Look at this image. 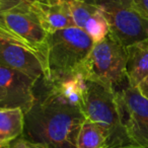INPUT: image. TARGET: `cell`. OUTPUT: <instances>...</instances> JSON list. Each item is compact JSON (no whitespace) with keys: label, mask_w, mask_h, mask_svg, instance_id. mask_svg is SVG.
I'll use <instances>...</instances> for the list:
<instances>
[{"label":"cell","mask_w":148,"mask_h":148,"mask_svg":"<svg viewBox=\"0 0 148 148\" xmlns=\"http://www.w3.org/2000/svg\"><path fill=\"white\" fill-rule=\"evenodd\" d=\"M42 87L41 92L35 89L36 101L25 114L23 137L47 148H76L79 130L86 120L84 114Z\"/></svg>","instance_id":"1"},{"label":"cell","mask_w":148,"mask_h":148,"mask_svg":"<svg viewBox=\"0 0 148 148\" xmlns=\"http://www.w3.org/2000/svg\"><path fill=\"white\" fill-rule=\"evenodd\" d=\"M93 41L82 29L73 27L48 34L44 61L48 81L75 73L92 49Z\"/></svg>","instance_id":"2"},{"label":"cell","mask_w":148,"mask_h":148,"mask_svg":"<svg viewBox=\"0 0 148 148\" xmlns=\"http://www.w3.org/2000/svg\"><path fill=\"white\" fill-rule=\"evenodd\" d=\"M127 60V47L109 34L103 41L95 43L79 70L86 81H95L119 92L130 86Z\"/></svg>","instance_id":"3"},{"label":"cell","mask_w":148,"mask_h":148,"mask_svg":"<svg viewBox=\"0 0 148 148\" xmlns=\"http://www.w3.org/2000/svg\"><path fill=\"white\" fill-rule=\"evenodd\" d=\"M82 112L108 135V148H135L122 121L117 92L95 81H86Z\"/></svg>","instance_id":"4"},{"label":"cell","mask_w":148,"mask_h":148,"mask_svg":"<svg viewBox=\"0 0 148 148\" xmlns=\"http://www.w3.org/2000/svg\"><path fill=\"white\" fill-rule=\"evenodd\" d=\"M105 15L110 34L125 47L148 40V18L134 0H93Z\"/></svg>","instance_id":"5"},{"label":"cell","mask_w":148,"mask_h":148,"mask_svg":"<svg viewBox=\"0 0 148 148\" xmlns=\"http://www.w3.org/2000/svg\"><path fill=\"white\" fill-rule=\"evenodd\" d=\"M0 35L33 50L44 59L48 34L31 4L0 10Z\"/></svg>","instance_id":"6"},{"label":"cell","mask_w":148,"mask_h":148,"mask_svg":"<svg viewBox=\"0 0 148 148\" xmlns=\"http://www.w3.org/2000/svg\"><path fill=\"white\" fill-rule=\"evenodd\" d=\"M122 121L135 148H148V99L137 87L117 92Z\"/></svg>","instance_id":"7"},{"label":"cell","mask_w":148,"mask_h":148,"mask_svg":"<svg viewBox=\"0 0 148 148\" xmlns=\"http://www.w3.org/2000/svg\"><path fill=\"white\" fill-rule=\"evenodd\" d=\"M0 65L40 81L46 77L43 57L21 44L0 35Z\"/></svg>","instance_id":"8"},{"label":"cell","mask_w":148,"mask_h":148,"mask_svg":"<svg viewBox=\"0 0 148 148\" xmlns=\"http://www.w3.org/2000/svg\"><path fill=\"white\" fill-rule=\"evenodd\" d=\"M38 81L0 65V108H19L27 113L36 101Z\"/></svg>","instance_id":"9"},{"label":"cell","mask_w":148,"mask_h":148,"mask_svg":"<svg viewBox=\"0 0 148 148\" xmlns=\"http://www.w3.org/2000/svg\"><path fill=\"white\" fill-rule=\"evenodd\" d=\"M31 9L47 34L75 27L66 0L36 2L31 4Z\"/></svg>","instance_id":"10"},{"label":"cell","mask_w":148,"mask_h":148,"mask_svg":"<svg viewBox=\"0 0 148 148\" xmlns=\"http://www.w3.org/2000/svg\"><path fill=\"white\" fill-rule=\"evenodd\" d=\"M41 81L57 99L72 107L79 108L82 111L86 91V80L79 69L75 73L58 80L48 81L43 78Z\"/></svg>","instance_id":"11"},{"label":"cell","mask_w":148,"mask_h":148,"mask_svg":"<svg viewBox=\"0 0 148 148\" xmlns=\"http://www.w3.org/2000/svg\"><path fill=\"white\" fill-rule=\"evenodd\" d=\"M127 76L131 87L138 85L148 76V40L127 47Z\"/></svg>","instance_id":"12"},{"label":"cell","mask_w":148,"mask_h":148,"mask_svg":"<svg viewBox=\"0 0 148 148\" xmlns=\"http://www.w3.org/2000/svg\"><path fill=\"white\" fill-rule=\"evenodd\" d=\"M25 113L19 108H0V133L11 143L23 136Z\"/></svg>","instance_id":"13"},{"label":"cell","mask_w":148,"mask_h":148,"mask_svg":"<svg viewBox=\"0 0 148 148\" xmlns=\"http://www.w3.org/2000/svg\"><path fill=\"white\" fill-rule=\"evenodd\" d=\"M76 148H108V135L97 124L85 120L76 140Z\"/></svg>","instance_id":"14"},{"label":"cell","mask_w":148,"mask_h":148,"mask_svg":"<svg viewBox=\"0 0 148 148\" xmlns=\"http://www.w3.org/2000/svg\"><path fill=\"white\" fill-rule=\"evenodd\" d=\"M72 19L76 27L84 29L88 19L99 10V7L93 0L76 1V0H66Z\"/></svg>","instance_id":"15"},{"label":"cell","mask_w":148,"mask_h":148,"mask_svg":"<svg viewBox=\"0 0 148 148\" xmlns=\"http://www.w3.org/2000/svg\"><path fill=\"white\" fill-rule=\"evenodd\" d=\"M84 31L91 38L93 43H99L109 36L110 27L108 21L106 19L105 15L103 14L101 10H99L88 19L84 27Z\"/></svg>","instance_id":"16"},{"label":"cell","mask_w":148,"mask_h":148,"mask_svg":"<svg viewBox=\"0 0 148 148\" xmlns=\"http://www.w3.org/2000/svg\"><path fill=\"white\" fill-rule=\"evenodd\" d=\"M46 1L48 0H0V10L33 4L36 2H46Z\"/></svg>","instance_id":"17"},{"label":"cell","mask_w":148,"mask_h":148,"mask_svg":"<svg viewBox=\"0 0 148 148\" xmlns=\"http://www.w3.org/2000/svg\"><path fill=\"white\" fill-rule=\"evenodd\" d=\"M7 148H47V147L45 145H43V144L32 142L29 140L25 139L23 136H21V137L11 141V143L9 144Z\"/></svg>","instance_id":"18"},{"label":"cell","mask_w":148,"mask_h":148,"mask_svg":"<svg viewBox=\"0 0 148 148\" xmlns=\"http://www.w3.org/2000/svg\"><path fill=\"white\" fill-rule=\"evenodd\" d=\"M134 2L141 12L148 18V0H134Z\"/></svg>","instance_id":"19"},{"label":"cell","mask_w":148,"mask_h":148,"mask_svg":"<svg viewBox=\"0 0 148 148\" xmlns=\"http://www.w3.org/2000/svg\"><path fill=\"white\" fill-rule=\"evenodd\" d=\"M137 88L139 89V91L146 97V99H148V76L138 85Z\"/></svg>","instance_id":"20"},{"label":"cell","mask_w":148,"mask_h":148,"mask_svg":"<svg viewBox=\"0 0 148 148\" xmlns=\"http://www.w3.org/2000/svg\"><path fill=\"white\" fill-rule=\"evenodd\" d=\"M10 144V142L2 135V134L0 133V148H6L8 147V145Z\"/></svg>","instance_id":"21"},{"label":"cell","mask_w":148,"mask_h":148,"mask_svg":"<svg viewBox=\"0 0 148 148\" xmlns=\"http://www.w3.org/2000/svg\"><path fill=\"white\" fill-rule=\"evenodd\" d=\"M76 1H85V0H76Z\"/></svg>","instance_id":"22"},{"label":"cell","mask_w":148,"mask_h":148,"mask_svg":"<svg viewBox=\"0 0 148 148\" xmlns=\"http://www.w3.org/2000/svg\"><path fill=\"white\" fill-rule=\"evenodd\" d=\"M6 148H7V147H6Z\"/></svg>","instance_id":"23"}]
</instances>
